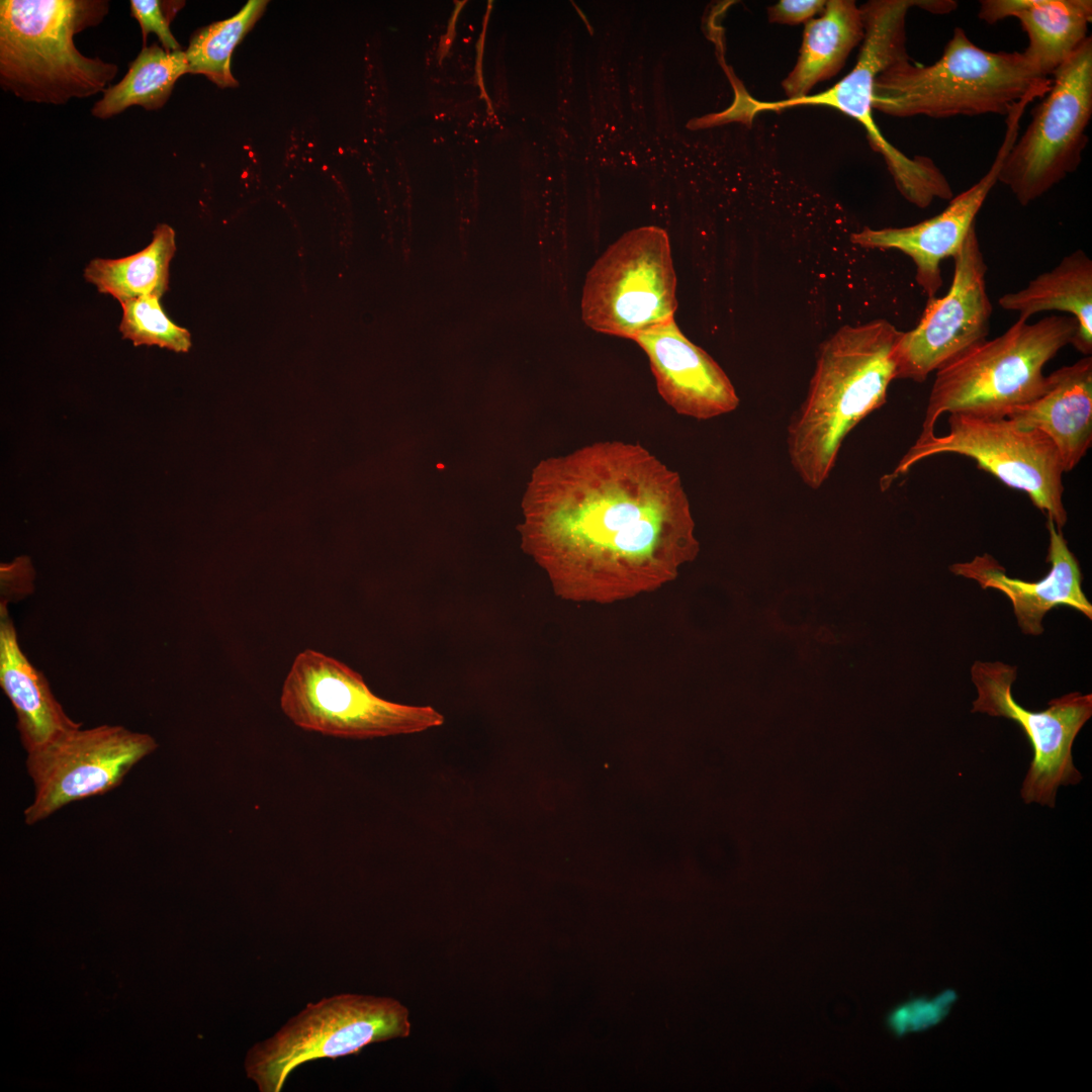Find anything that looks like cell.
Instances as JSON below:
<instances>
[{
    "label": "cell",
    "mask_w": 1092,
    "mask_h": 1092,
    "mask_svg": "<svg viewBox=\"0 0 1092 1092\" xmlns=\"http://www.w3.org/2000/svg\"><path fill=\"white\" fill-rule=\"evenodd\" d=\"M411 1026L407 1008L394 998L336 994L308 1003L272 1036L253 1044L245 1072L260 1092H280L299 1066L407 1037Z\"/></svg>",
    "instance_id": "52a82bcc"
},
{
    "label": "cell",
    "mask_w": 1092,
    "mask_h": 1092,
    "mask_svg": "<svg viewBox=\"0 0 1092 1092\" xmlns=\"http://www.w3.org/2000/svg\"><path fill=\"white\" fill-rule=\"evenodd\" d=\"M267 1L251 0L235 16L198 29L185 51L188 73L202 74L218 87H235L231 72L235 47L261 16Z\"/></svg>",
    "instance_id": "d4e9b609"
},
{
    "label": "cell",
    "mask_w": 1092,
    "mask_h": 1092,
    "mask_svg": "<svg viewBox=\"0 0 1092 1092\" xmlns=\"http://www.w3.org/2000/svg\"><path fill=\"white\" fill-rule=\"evenodd\" d=\"M157 748L152 735L120 725L79 727L60 734L27 753L34 796L24 810L25 823L33 825L68 804L117 788Z\"/></svg>",
    "instance_id": "7c38bea8"
},
{
    "label": "cell",
    "mask_w": 1092,
    "mask_h": 1092,
    "mask_svg": "<svg viewBox=\"0 0 1092 1092\" xmlns=\"http://www.w3.org/2000/svg\"><path fill=\"white\" fill-rule=\"evenodd\" d=\"M923 0H871L860 5L864 36L853 69L833 87L797 100L758 102L751 97L747 114L751 119L763 110H780L799 105H824L838 109L860 123L872 149L880 154L894 183L910 203L928 207L933 200H950L951 186L928 157H908L882 134L873 115L876 78L896 62L910 58L906 51V16L910 8L922 9Z\"/></svg>",
    "instance_id": "8992f818"
},
{
    "label": "cell",
    "mask_w": 1092,
    "mask_h": 1092,
    "mask_svg": "<svg viewBox=\"0 0 1092 1092\" xmlns=\"http://www.w3.org/2000/svg\"><path fill=\"white\" fill-rule=\"evenodd\" d=\"M0 686L15 711L19 738L27 753L82 725L66 714L44 674L21 650L7 605H0Z\"/></svg>",
    "instance_id": "ffe728a7"
},
{
    "label": "cell",
    "mask_w": 1092,
    "mask_h": 1092,
    "mask_svg": "<svg viewBox=\"0 0 1092 1092\" xmlns=\"http://www.w3.org/2000/svg\"><path fill=\"white\" fill-rule=\"evenodd\" d=\"M1046 529L1050 536L1046 560L1051 563V569L1040 580L1025 581L1008 576L998 561L987 553L949 566L956 575L973 579L985 589L994 588L1003 593L1012 603L1021 631L1030 635L1042 633L1044 615L1058 606H1067L1092 618V605L1082 589V573L1077 558L1069 549L1061 529L1050 517Z\"/></svg>",
    "instance_id": "e0dca14e"
},
{
    "label": "cell",
    "mask_w": 1092,
    "mask_h": 1092,
    "mask_svg": "<svg viewBox=\"0 0 1092 1092\" xmlns=\"http://www.w3.org/2000/svg\"><path fill=\"white\" fill-rule=\"evenodd\" d=\"M1052 76L1050 90L1033 108L998 176L1022 206L1041 197L1081 163L1092 117V37Z\"/></svg>",
    "instance_id": "30bf717a"
},
{
    "label": "cell",
    "mask_w": 1092,
    "mask_h": 1092,
    "mask_svg": "<svg viewBox=\"0 0 1092 1092\" xmlns=\"http://www.w3.org/2000/svg\"><path fill=\"white\" fill-rule=\"evenodd\" d=\"M280 707L297 727L341 738L414 734L445 721L430 706L380 698L360 673L312 649L295 656L282 686Z\"/></svg>",
    "instance_id": "ba28073f"
},
{
    "label": "cell",
    "mask_w": 1092,
    "mask_h": 1092,
    "mask_svg": "<svg viewBox=\"0 0 1092 1092\" xmlns=\"http://www.w3.org/2000/svg\"><path fill=\"white\" fill-rule=\"evenodd\" d=\"M1005 418L1044 434L1057 448L1065 472L1074 469L1092 443V357L1053 371L1038 396L1013 407Z\"/></svg>",
    "instance_id": "ac0fdd59"
},
{
    "label": "cell",
    "mask_w": 1092,
    "mask_h": 1092,
    "mask_svg": "<svg viewBox=\"0 0 1092 1092\" xmlns=\"http://www.w3.org/2000/svg\"><path fill=\"white\" fill-rule=\"evenodd\" d=\"M998 303L1006 310L1017 311L1025 321L1041 311L1069 312L1078 324L1071 345L1084 356H1091L1092 261L1084 251L1078 249L1065 256L1024 288L1002 295Z\"/></svg>",
    "instance_id": "7402d4cb"
},
{
    "label": "cell",
    "mask_w": 1092,
    "mask_h": 1092,
    "mask_svg": "<svg viewBox=\"0 0 1092 1092\" xmlns=\"http://www.w3.org/2000/svg\"><path fill=\"white\" fill-rule=\"evenodd\" d=\"M944 453L976 460L979 468L1025 492L1057 528L1065 526V470L1057 448L1041 432L1023 428L1008 418L950 414L948 433L917 439L894 470L881 478V489H888L921 460Z\"/></svg>",
    "instance_id": "9c48e42d"
},
{
    "label": "cell",
    "mask_w": 1092,
    "mask_h": 1092,
    "mask_svg": "<svg viewBox=\"0 0 1092 1092\" xmlns=\"http://www.w3.org/2000/svg\"><path fill=\"white\" fill-rule=\"evenodd\" d=\"M952 259L954 271L947 293L928 298L917 326L902 333L895 349L896 379L923 382L931 372L987 339L993 307L976 226Z\"/></svg>",
    "instance_id": "5bb4252c"
},
{
    "label": "cell",
    "mask_w": 1092,
    "mask_h": 1092,
    "mask_svg": "<svg viewBox=\"0 0 1092 1092\" xmlns=\"http://www.w3.org/2000/svg\"><path fill=\"white\" fill-rule=\"evenodd\" d=\"M1078 330L1072 315H1050L1029 324L1018 318L1004 334L971 347L938 370L929 394L921 433H934L943 414L1005 418L1015 406L1045 388L1042 370Z\"/></svg>",
    "instance_id": "5b68a950"
},
{
    "label": "cell",
    "mask_w": 1092,
    "mask_h": 1092,
    "mask_svg": "<svg viewBox=\"0 0 1092 1092\" xmlns=\"http://www.w3.org/2000/svg\"><path fill=\"white\" fill-rule=\"evenodd\" d=\"M826 0H781L767 8L769 22L795 25L822 14Z\"/></svg>",
    "instance_id": "f546056e"
},
{
    "label": "cell",
    "mask_w": 1092,
    "mask_h": 1092,
    "mask_svg": "<svg viewBox=\"0 0 1092 1092\" xmlns=\"http://www.w3.org/2000/svg\"><path fill=\"white\" fill-rule=\"evenodd\" d=\"M159 297L142 296L120 301L123 314L119 331L134 346L147 345L187 352L189 332L175 325L163 311Z\"/></svg>",
    "instance_id": "484cf974"
},
{
    "label": "cell",
    "mask_w": 1092,
    "mask_h": 1092,
    "mask_svg": "<svg viewBox=\"0 0 1092 1092\" xmlns=\"http://www.w3.org/2000/svg\"><path fill=\"white\" fill-rule=\"evenodd\" d=\"M176 250L175 232L159 223L153 240L144 250L119 259H93L84 277L99 292L112 295L119 302L142 296L161 297L169 284V264Z\"/></svg>",
    "instance_id": "603a6c76"
},
{
    "label": "cell",
    "mask_w": 1092,
    "mask_h": 1092,
    "mask_svg": "<svg viewBox=\"0 0 1092 1092\" xmlns=\"http://www.w3.org/2000/svg\"><path fill=\"white\" fill-rule=\"evenodd\" d=\"M978 16L989 24L1017 18L1028 38L1024 57L1049 78L1089 36L1092 1L983 0Z\"/></svg>",
    "instance_id": "d6986e66"
},
{
    "label": "cell",
    "mask_w": 1092,
    "mask_h": 1092,
    "mask_svg": "<svg viewBox=\"0 0 1092 1092\" xmlns=\"http://www.w3.org/2000/svg\"><path fill=\"white\" fill-rule=\"evenodd\" d=\"M522 509V548L566 601L657 590L699 551L679 474L638 443L600 441L540 461Z\"/></svg>",
    "instance_id": "6da1fadb"
},
{
    "label": "cell",
    "mask_w": 1092,
    "mask_h": 1092,
    "mask_svg": "<svg viewBox=\"0 0 1092 1092\" xmlns=\"http://www.w3.org/2000/svg\"><path fill=\"white\" fill-rule=\"evenodd\" d=\"M1052 78L1019 52H991L956 27L931 65L900 60L876 78L873 108L894 117L1006 115L1026 97L1042 98Z\"/></svg>",
    "instance_id": "3957f363"
},
{
    "label": "cell",
    "mask_w": 1092,
    "mask_h": 1092,
    "mask_svg": "<svg viewBox=\"0 0 1092 1092\" xmlns=\"http://www.w3.org/2000/svg\"><path fill=\"white\" fill-rule=\"evenodd\" d=\"M632 340L646 353L660 396L678 415L710 420L739 405L724 370L681 333L673 317Z\"/></svg>",
    "instance_id": "2e32d148"
},
{
    "label": "cell",
    "mask_w": 1092,
    "mask_h": 1092,
    "mask_svg": "<svg viewBox=\"0 0 1092 1092\" xmlns=\"http://www.w3.org/2000/svg\"><path fill=\"white\" fill-rule=\"evenodd\" d=\"M863 36V18L855 1H826L822 14L805 24L797 63L782 82L787 100L809 95L817 83L838 74Z\"/></svg>",
    "instance_id": "44dd1931"
},
{
    "label": "cell",
    "mask_w": 1092,
    "mask_h": 1092,
    "mask_svg": "<svg viewBox=\"0 0 1092 1092\" xmlns=\"http://www.w3.org/2000/svg\"><path fill=\"white\" fill-rule=\"evenodd\" d=\"M34 573L29 559L21 557L1 566V604L21 600L33 590Z\"/></svg>",
    "instance_id": "f1b7e54d"
},
{
    "label": "cell",
    "mask_w": 1092,
    "mask_h": 1092,
    "mask_svg": "<svg viewBox=\"0 0 1092 1092\" xmlns=\"http://www.w3.org/2000/svg\"><path fill=\"white\" fill-rule=\"evenodd\" d=\"M676 277L666 232L642 226L624 234L588 271L581 316L590 329L633 339L673 317Z\"/></svg>",
    "instance_id": "8fae6325"
},
{
    "label": "cell",
    "mask_w": 1092,
    "mask_h": 1092,
    "mask_svg": "<svg viewBox=\"0 0 1092 1092\" xmlns=\"http://www.w3.org/2000/svg\"><path fill=\"white\" fill-rule=\"evenodd\" d=\"M186 73L185 52H168L157 42L145 46L124 77L103 91L91 113L96 118L107 119L132 105L159 110L167 103L178 78Z\"/></svg>",
    "instance_id": "cb8c5ba5"
},
{
    "label": "cell",
    "mask_w": 1092,
    "mask_h": 1092,
    "mask_svg": "<svg viewBox=\"0 0 1092 1092\" xmlns=\"http://www.w3.org/2000/svg\"><path fill=\"white\" fill-rule=\"evenodd\" d=\"M956 998L954 993L949 990L936 997L909 998L888 1012L886 1026L897 1037L928 1029L943 1020Z\"/></svg>",
    "instance_id": "4316f807"
},
{
    "label": "cell",
    "mask_w": 1092,
    "mask_h": 1092,
    "mask_svg": "<svg viewBox=\"0 0 1092 1092\" xmlns=\"http://www.w3.org/2000/svg\"><path fill=\"white\" fill-rule=\"evenodd\" d=\"M176 6V2L172 1H130V14L141 26L143 47L147 46L148 34L154 32L166 51H180V46L170 30V22L178 9Z\"/></svg>",
    "instance_id": "83f0119b"
},
{
    "label": "cell",
    "mask_w": 1092,
    "mask_h": 1092,
    "mask_svg": "<svg viewBox=\"0 0 1092 1092\" xmlns=\"http://www.w3.org/2000/svg\"><path fill=\"white\" fill-rule=\"evenodd\" d=\"M902 333L875 320L844 326L820 345L806 398L787 431L792 467L810 488L829 477L847 434L885 404Z\"/></svg>",
    "instance_id": "7a4b0ae2"
},
{
    "label": "cell",
    "mask_w": 1092,
    "mask_h": 1092,
    "mask_svg": "<svg viewBox=\"0 0 1092 1092\" xmlns=\"http://www.w3.org/2000/svg\"><path fill=\"white\" fill-rule=\"evenodd\" d=\"M1029 104L1023 99L1011 109L1006 116L1004 139L987 173L953 196L940 213L904 228L874 230L866 226L851 235V243L862 248L903 252L914 262L916 282L927 298L935 297L942 285L940 264L958 254L970 231L976 226L977 214L998 182L1002 164L1019 134L1020 120Z\"/></svg>",
    "instance_id": "9a60e30c"
},
{
    "label": "cell",
    "mask_w": 1092,
    "mask_h": 1092,
    "mask_svg": "<svg viewBox=\"0 0 1092 1092\" xmlns=\"http://www.w3.org/2000/svg\"><path fill=\"white\" fill-rule=\"evenodd\" d=\"M108 11L107 0H1L2 89L26 102L54 105L103 92L117 65L82 55L73 38Z\"/></svg>",
    "instance_id": "277c9868"
},
{
    "label": "cell",
    "mask_w": 1092,
    "mask_h": 1092,
    "mask_svg": "<svg viewBox=\"0 0 1092 1092\" xmlns=\"http://www.w3.org/2000/svg\"><path fill=\"white\" fill-rule=\"evenodd\" d=\"M1017 667L1002 661H975L971 667L977 699L972 712L1016 722L1029 740L1033 757L1020 795L1025 804L1054 808L1061 786L1077 785L1082 776L1072 756L1074 741L1092 716V695L1069 693L1042 711L1020 706L1012 696Z\"/></svg>",
    "instance_id": "4fadbf2b"
}]
</instances>
